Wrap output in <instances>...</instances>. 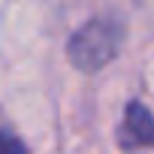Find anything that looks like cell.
Masks as SVG:
<instances>
[{"mask_svg":"<svg viewBox=\"0 0 154 154\" xmlns=\"http://www.w3.org/2000/svg\"><path fill=\"white\" fill-rule=\"evenodd\" d=\"M0 148H6V151H12V148H21L15 139H9V136H0Z\"/></svg>","mask_w":154,"mask_h":154,"instance_id":"1","label":"cell"}]
</instances>
